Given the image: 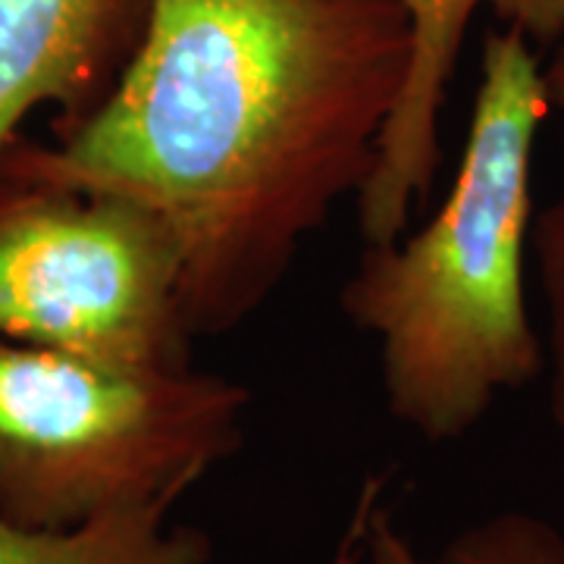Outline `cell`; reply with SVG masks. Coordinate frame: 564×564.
<instances>
[{
	"label": "cell",
	"instance_id": "1",
	"mask_svg": "<svg viewBox=\"0 0 564 564\" xmlns=\"http://www.w3.org/2000/svg\"><path fill=\"white\" fill-rule=\"evenodd\" d=\"M402 0H148L113 88L0 170L141 204L180 251L192 339L270 302L336 204L358 198L402 95Z\"/></svg>",
	"mask_w": 564,
	"mask_h": 564
},
{
	"label": "cell",
	"instance_id": "2",
	"mask_svg": "<svg viewBox=\"0 0 564 564\" xmlns=\"http://www.w3.org/2000/svg\"><path fill=\"white\" fill-rule=\"evenodd\" d=\"M552 113L533 41H484L462 158L440 210L417 232L367 245L343 311L377 343L389 414L426 443H452L502 392L543 377V336L527 302L533 148Z\"/></svg>",
	"mask_w": 564,
	"mask_h": 564
},
{
	"label": "cell",
	"instance_id": "3",
	"mask_svg": "<svg viewBox=\"0 0 564 564\" xmlns=\"http://www.w3.org/2000/svg\"><path fill=\"white\" fill-rule=\"evenodd\" d=\"M248 402L195 367L117 370L0 339V518L66 530L176 505L236 455Z\"/></svg>",
	"mask_w": 564,
	"mask_h": 564
},
{
	"label": "cell",
	"instance_id": "4",
	"mask_svg": "<svg viewBox=\"0 0 564 564\" xmlns=\"http://www.w3.org/2000/svg\"><path fill=\"white\" fill-rule=\"evenodd\" d=\"M180 251L151 210L0 170V339L117 370L192 367Z\"/></svg>",
	"mask_w": 564,
	"mask_h": 564
},
{
	"label": "cell",
	"instance_id": "5",
	"mask_svg": "<svg viewBox=\"0 0 564 564\" xmlns=\"http://www.w3.org/2000/svg\"><path fill=\"white\" fill-rule=\"evenodd\" d=\"M411 22V61L402 95L386 122L370 180L355 198L364 245L404 236L411 214L430 198L443 163V110L467 25L489 7L530 41H564V0H402Z\"/></svg>",
	"mask_w": 564,
	"mask_h": 564
},
{
	"label": "cell",
	"instance_id": "6",
	"mask_svg": "<svg viewBox=\"0 0 564 564\" xmlns=\"http://www.w3.org/2000/svg\"><path fill=\"white\" fill-rule=\"evenodd\" d=\"M148 0H0V154L41 107L82 120L113 88Z\"/></svg>",
	"mask_w": 564,
	"mask_h": 564
},
{
	"label": "cell",
	"instance_id": "7",
	"mask_svg": "<svg viewBox=\"0 0 564 564\" xmlns=\"http://www.w3.org/2000/svg\"><path fill=\"white\" fill-rule=\"evenodd\" d=\"M173 505L107 511L79 527L35 530L0 518V564H207L210 536L170 524Z\"/></svg>",
	"mask_w": 564,
	"mask_h": 564
},
{
	"label": "cell",
	"instance_id": "8",
	"mask_svg": "<svg viewBox=\"0 0 564 564\" xmlns=\"http://www.w3.org/2000/svg\"><path fill=\"white\" fill-rule=\"evenodd\" d=\"M530 263L543 304V377L549 417L564 436V192L536 210L530 229Z\"/></svg>",
	"mask_w": 564,
	"mask_h": 564
},
{
	"label": "cell",
	"instance_id": "9",
	"mask_svg": "<svg viewBox=\"0 0 564 564\" xmlns=\"http://www.w3.org/2000/svg\"><path fill=\"white\" fill-rule=\"evenodd\" d=\"M430 564H564V536L536 514L502 511L464 527Z\"/></svg>",
	"mask_w": 564,
	"mask_h": 564
},
{
	"label": "cell",
	"instance_id": "10",
	"mask_svg": "<svg viewBox=\"0 0 564 564\" xmlns=\"http://www.w3.org/2000/svg\"><path fill=\"white\" fill-rule=\"evenodd\" d=\"M333 564H430L411 545L395 518L380 508V480L364 486L358 511L345 530Z\"/></svg>",
	"mask_w": 564,
	"mask_h": 564
},
{
	"label": "cell",
	"instance_id": "11",
	"mask_svg": "<svg viewBox=\"0 0 564 564\" xmlns=\"http://www.w3.org/2000/svg\"><path fill=\"white\" fill-rule=\"evenodd\" d=\"M545 88H549V101H552V110L564 113V47L558 51V57L545 66Z\"/></svg>",
	"mask_w": 564,
	"mask_h": 564
}]
</instances>
